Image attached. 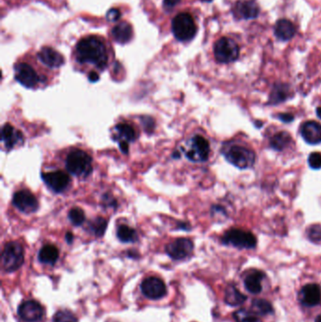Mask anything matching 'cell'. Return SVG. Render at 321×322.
<instances>
[{"label":"cell","mask_w":321,"mask_h":322,"mask_svg":"<svg viewBox=\"0 0 321 322\" xmlns=\"http://www.w3.org/2000/svg\"><path fill=\"white\" fill-rule=\"evenodd\" d=\"M299 300L308 307H314L321 302V287L316 284H308L299 293Z\"/></svg>","instance_id":"2e32d148"},{"label":"cell","mask_w":321,"mask_h":322,"mask_svg":"<svg viewBox=\"0 0 321 322\" xmlns=\"http://www.w3.org/2000/svg\"><path fill=\"white\" fill-rule=\"evenodd\" d=\"M99 79V75L96 72H91L89 75V80L90 82H96Z\"/></svg>","instance_id":"b9f144b4"},{"label":"cell","mask_w":321,"mask_h":322,"mask_svg":"<svg viewBox=\"0 0 321 322\" xmlns=\"http://www.w3.org/2000/svg\"><path fill=\"white\" fill-rule=\"evenodd\" d=\"M224 300L227 304L231 306H238L242 304L247 300V297L234 285H229L225 290Z\"/></svg>","instance_id":"4316f807"},{"label":"cell","mask_w":321,"mask_h":322,"mask_svg":"<svg viewBox=\"0 0 321 322\" xmlns=\"http://www.w3.org/2000/svg\"><path fill=\"white\" fill-rule=\"evenodd\" d=\"M300 135L308 144L315 145L321 143V125L314 121H307L300 127Z\"/></svg>","instance_id":"e0dca14e"},{"label":"cell","mask_w":321,"mask_h":322,"mask_svg":"<svg viewBox=\"0 0 321 322\" xmlns=\"http://www.w3.org/2000/svg\"><path fill=\"white\" fill-rule=\"evenodd\" d=\"M275 35L282 41H288L296 34L295 25L286 19L279 20L274 28Z\"/></svg>","instance_id":"cb8c5ba5"},{"label":"cell","mask_w":321,"mask_h":322,"mask_svg":"<svg viewBox=\"0 0 321 322\" xmlns=\"http://www.w3.org/2000/svg\"><path fill=\"white\" fill-rule=\"evenodd\" d=\"M15 71V79L26 88H34L40 82L36 71L26 62L16 64Z\"/></svg>","instance_id":"7c38bea8"},{"label":"cell","mask_w":321,"mask_h":322,"mask_svg":"<svg viewBox=\"0 0 321 322\" xmlns=\"http://www.w3.org/2000/svg\"><path fill=\"white\" fill-rule=\"evenodd\" d=\"M65 166L68 172L77 177H87L92 171L91 158L82 150L72 151L66 158Z\"/></svg>","instance_id":"3957f363"},{"label":"cell","mask_w":321,"mask_h":322,"mask_svg":"<svg viewBox=\"0 0 321 322\" xmlns=\"http://www.w3.org/2000/svg\"><path fill=\"white\" fill-rule=\"evenodd\" d=\"M225 159L239 170H247L255 163V154L250 148L238 144H226L222 149Z\"/></svg>","instance_id":"7a4b0ae2"},{"label":"cell","mask_w":321,"mask_h":322,"mask_svg":"<svg viewBox=\"0 0 321 322\" xmlns=\"http://www.w3.org/2000/svg\"><path fill=\"white\" fill-rule=\"evenodd\" d=\"M238 19H254L259 15V6L255 0H239L233 10Z\"/></svg>","instance_id":"9a60e30c"},{"label":"cell","mask_w":321,"mask_h":322,"mask_svg":"<svg viewBox=\"0 0 321 322\" xmlns=\"http://www.w3.org/2000/svg\"><path fill=\"white\" fill-rule=\"evenodd\" d=\"M314 322H321V315H317V317L315 318Z\"/></svg>","instance_id":"f6af8a7d"},{"label":"cell","mask_w":321,"mask_h":322,"mask_svg":"<svg viewBox=\"0 0 321 322\" xmlns=\"http://www.w3.org/2000/svg\"><path fill=\"white\" fill-rule=\"evenodd\" d=\"M75 58L80 63H90L103 70L108 65V52L104 42L96 36L81 39L75 47Z\"/></svg>","instance_id":"6da1fadb"},{"label":"cell","mask_w":321,"mask_h":322,"mask_svg":"<svg viewBox=\"0 0 321 322\" xmlns=\"http://www.w3.org/2000/svg\"><path fill=\"white\" fill-rule=\"evenodd\" d=\"M277 118L284 124H289L294 121V116L290 113H280L277 115Z\"/></svg>","instance_id":"74e56055"},{"label":"cell","mask_w":321,"mask_h":322,"mask_svg":"<svg viewBox=\"0 0 321 322\" xmlns=\"http://www.w3.org/2000/svg\"><path fill=\"white\" fill-rule=\"evenodd\" d=\"M117 237L124 243L135 242L138 240V235L133 228L127 225H121L117 230Z\"/></svg>","instance_id":"83f0119b"},{"label":"cell","mask_w":321,"mask_h":322,"mask_svg":"<svg viewBox=\"0 0 321 322\" xmlns=\"http://www.w3.org/2000/svg\"><path fill=\"white\" fill-rule=\"evenodd\" d=\"M265 278V273L259 270H253L247 275L244 285L247 290L253 294H258L262 291V281Z\"/></svg>","instance_id":"603a6c76"},{"label":"cell","mask_w":321,"mask_h":322,"mask_svg":"<svg viewBox=\"0 0 321 322\" xmlns=\"http://www.w3.org/2000/svg\"><path fill=\"white\" fill-rule=\"evenodd\" d=\"M142 126L144 127V129L146 132H153L155 128V121L151 117H143L142 119Z\"/></svg>","instance_id":"d590c367"},{"label":"cell","mask_w":321,"mask_h":322,"mask_svg":"<svg viewBox=\"0 0 321 322\" xmlns=\"http://www.w3.org/2000/svg\"><path fill=\"white\" fill-rule=\"evenodd\" d=\"M53 322H77V318L71 311L60 310L54 315Z\"/></svg>","instance_id":"d6a6232c"},{"label":"cell","mask_w":321,"mask_h":322,"mask_svg":"<svg viewBox=\"0 0 321 322\" xmlns=\"http://www.w3.org/2000/svg\"><path fill=\"white\" fill-rule=\"evenodd\" d=\"M113 139L115 141L132 143L137 139V134L134 128L126 123L118 124L113 129Z\"/></svg>","instance_id":"ffe728a7"},{"label":"cell","mask_w":321,"mask_h":322,"mask_svg":"<svg viewBox=\"0 0 321 322\" xmlns=\"http://www.w3.org/2000/svg\"><path fill=\"white\" fill-rule=\"evenodd\" d=\"M193 242L188 239H177L166 246V253L174 260L185 259L193 251Z\"/></svg>","instance_id":"9c48e42d"},{"label":"cell","mask_w":321,"mask_h":322,"mask_svg":"<svg viewBox=\"0 0 321 322\" xmlns=\"http://www.w3.org/2000/svg\"><path fill=\"white\" fill-rule=\"evenodd\" d=\"M252 309L256 315H269L273 312V307L271 303L266 300H254L252 302Z\"/></svg>","instance_id":"f1b7e54d"},{"label":"cell","mask_w":321,"mask_h":322,"mask_svg":"<svg viewBox=\"0 0 321 322\" xmlns=\"http://www.w3.org/2000/svg\"><path fill=\"white\" fill-rule=\"evenodd\" d=\"M186 157L193 162H205L210 154L208 141L201 135L192 137L187 143Z\"/></svg>","instance_id":"ba28073f"},{"label":"cell","mask_w":321,"mask_h":322,"mask_svg":"<svg viewBox=\"0 0 321 322\" xmlns=\"http://www.w3.org/2000/svg\"><path fill=\"white\" fill-rule=\"evenodd\" d=\"M13 203L17 209L26 214L34 213L39 207L36 197L27 189L19 190L15 193L13 197Z\"/></svg>","instance_id":"30bf717a"},{"label":"cell","mask_w":321,"mask_h":322,"mask_svg":"<svg viewBox=\"0 0 321 322\" xmlns=\"http://www.w3.org/2000/svg\"><path fill=\"white\" fill-rule=\"evenodd\" d=\"M172 28L173 35L182 42L191 40L197 31L193 17L187 13L176 15L172 20Z\"/></svg>","instance_id":"5b68a950"},{"label":"cell","mask_w":321,"mask_h":322,"mask_svg":"<svg viewBox=\"0 0 321 322\" xmlns=\"http://www.w3.org/2000/svg\"><path fill=\"white\" fill-rule=\"evenodd\" d=\"M38 58L46 66L50 68H59L63 65L64 58L57 50L51 47H43L38 53Z\"/></svg>","instance_id":"ac0fdd59"},{"label":"cell","mask_w":321,"mask_h":322,"mask_svg":"<svg viewBox=\"0 0 321 322\" xmlns=\"http://www.w3.org/2000/svg\"><path fill=\"white\" fill-rule=\"evenodd\" d=\"M308 164L313 170H319L321 168V154L314 152L308 158Z\"/></svg>","instance_id":"e575fe53"},{"label":"cell","mask_w":321,"mask_h":322,"mask_svg":"<svg viewBox=\"0 0 321 322\" xmlns=\"http://www.w3.org/2000/svg\"><path fill=\"white\" fill-rule=\"evenodd\" d=\"M290 97V87L287 84L278 83L272 88V90L269 94V105H278L283 103Z\"/></svg>","instance_id":"44dd1931"},{"label":"cell","mask_w":321,"mask_h":322,"mask_svg":"<svg viewBox=\"0 0 321 322\" xmlns=\"http://www.w3.org/2000/svg\"><path fill=\"white\" fill-rule=\"evenodd\" d=\"M233 316L237 322H262L255 313L246 309H240L236 311L233 314Z\"/></svg>","instance_id":"f546056e"},{"label":"cell","mask_w":321,"mask_h":322,"mask_svg":"<svg viewBox=\"0 0 321 322\" xmlns=\"http://www.w3.org/2000/svg\"><path fill=\"white\" fill-rule=\"evenodd\" d=\"M142 292L146 298L151 300H159L167 293L164 282L157 277L146 278L141 285Z\"/></svg>","instance_id":"4fadbf2b"},{"label":"cell","mask_w":321,"mask_h":322,"mask_svg":"<svg viewBox=\"0 0 321 322\" xmlns=\"http://www.w3.org/2000/svg\"><path fill=\"white\" fill-rule=\"evenodd\" d=\"M120 17H121V13H120L119 10L117 9H112L108 12V15H106V18L109 21L111 22H115L117 20H119Z\"/></svg>","instance_id":"8d00e7d4"},{"label":"cell","mask_w":321,"mask_h":322,"mask_svg":"<svg viewBox=\"0 0 321 322\" xmlns=\"http://www.w3.org/2000/svg\"><path fill=\"white\" fill-rule=\"evenodd\" d=\"M103 201L105 202V205H108V206H116V201L113 197H110L109 195H104L103 196Z\"/></svg>","instance_id":"f35d334b"},{"label":"cell","mask_w":321,"mask_h":322,"mask_svg":"<svg viewBox=\"0 0 321 322\" xmlns=\"http://www.w3.org/2000/svg\"><path fill=\"white\" fill-rule=\"evenodd\" d=\"M1 139L8 149H12L16 145L24 143V136L22 133L19 130H16L10 124H6L2 128Z\"/></svg>","instance_id":"d6986e66"},{"label":"cell","mask_w":321,"mask_h":322,"mask_svg":"<svg viewBox=\"0 0 321 322\" xmlns=\"http://www.w3.org/2000/svg\"><path fill=\"white\" fill-rule=\"evenodd\" d=\"M120 150L123 152V154L127 155L129 152V143L127 142H121L119 143Z\"/></svg>","instance_id":"60d3db41"},{"label":"cell","mask_w":321,"mask_h":322,"mask_svg":"<svg viewBox=\"0 0 321 322\" xmlns=\"http://www.w3.org/2000/svg\"><path fill=\"white\" fill-rule=\"evenodd\" d=\"M106 221L104 218L98 217L94 219L90 225V229L96 237H102L106 229Z\"/></svg>","instance_id":"4dcf8cb0"},{"label":"cell","mask_w":321,"mask_h":322,"mask_svg":"<svg viewBox=\"0 0 321 322\" xmlns=\"http://www.w3.org/2000/svg\"><path fill=\"white\" fill-rule=\"evenodd\" d=\"M222 241L224 245L239 249H254L257 244V240L253 233L237 228H233L225 233Z\"/></svg>","instance_id":"8992f818"},{"label":"cell","mask_w":321,"mask_h":322,"mask_svg":"<svg viewBox=\"0 0 321 322\" xmlns=\"http://www.w3.org/2000/svg\"><path fill=\"white\" fill-rule=\"evenodd\" d=\"M25 254L22 245L15 241L9 242L5 245L1 256L2 267L7 272H13L22 266Z\"/></svg>","instance_id":"277c9868"},{"label":"cell","mask_w":321,"mask_h":322,"mask_svg":"<svg viewBox=\"0 0 321 322\" xmlns=\"http://www.w3.org/2000/svg\"><path fill=\"white\" fill-rule=\"evenodd\" d=\"M307 237L315 244H321V225H311L307 230Z\"/></svg>","instance_id":"836d02e7"},{"label":"cell","mask_w":321,"mask_h":322,"mask_svg":"<svg viewBox=\"0 0 321 322\" xmlns=\"http://www.w3.org/2000/svg\"><path fill=\"white\" fill-rule=\"evenodd\" d=\"M18 314L24 321H40L44 315V308L35 300H26L18 308Z\"/></svg>","instance_id":"5bb4252c"},{"label":"cell","mask_w":321,"mask_h":322,"mask_svg":"<svg viewBox=\"0 0 321 322\" xmlns=\"http://www.w3.org/2000/svg\"><path fill=\"white\" fill-rule=\"evenodd\" d=\"M179 2L180 0H164V6L166 9H172Z\"/></svg>","instance_id":"ab89813d"},{"label":"cell","mask_w":321,"mask_h":322,"mask_svg":"<svg viewBox=\"0 0 321 322\" xmlns=\"http://www.w3.org/2000/svg\"><path fill=\"white\" fill-rule=\"evenodd\" d=\"M73 240H74L73 234L71 232H68L67 234H66V241H67L68 243H72Z\"/></svg>","instance_id":"7bdbcfd3"},{"label":"cell","mask_w":321,"mask_h":322,"mask_svg":"<svg viewBox=\"0 0 321 322\" xmlns=\"http://www.w3.org/2000/svg\"><path fill=\"white\" fill-rule=\"evenodd\" d=\"M316 115H317L318 118H320L321 119V106H318V108L316 109Z\"/></svg>","instance_id":"ee69618b"},{"label":"cell","mask_w":321,"mask_h":322,"mask_svg":"<svg viewBox=\"0 0 321 322\" xmlns=\"http://www.w3.org/2000/svg\"><path fill=\"white\" fill-rule=\"evenodd\" d=\"M202 1H205V2H209L211 0H202Z\"/></svg>","instance_id":"bcb514c9"},{"label":"cell","mask_w":321,"mask_h":322,"mask_svg":"<svg viewBox=\"0 0 321 322\" xmlns=\"http://www.w3.org/2000/svg\"><path fill=\"white\" fill-rule=\"evenodd\" d=\"M112 36L119 44H127L133 36V29L129 23L121 22L112 30Z\"/></svg>","instance_id":"7402d4cb"},{"label":"cell","mask_w":321,"mask_h":322,"mask_svg":"<svg viewBox=\"0 0 321 322\" xmlns=\"http://www.w3.org/2000/svg\"><path fill=\"white\" fill-rule=\"evenodd\" d=\"M59 255L60 253L58 248L51 244H47L40 250L38 258L41 263L47 264V265H54L59 259Z\"/></svg>","instance_id":"d4e9b609"},{"label":"cell","mask_w":321,"mask_h":322,"mask_svg":"<svg viewBox=\"0 0 321 322\" xmlns=\"http://www.w3.org/2000/svg\"><path fill=\"white\" fill-rule=\"evenodd\" d=\"M68 217H69V220L71 221V223L75 226H79L85 222L84 211L79 207H75V208H72L70 210Z\"/></svg>","instance_id":"1f68e13d"},{"label":"cell","mask_w":321,"mask_h":322,"mask_svg":"<svg viewBox=\"0 0 321 322\" xmlns=\"http://www.w3.org/2000/svg\"><path fill=\"white\" fill-rule=\"evenodd\" d=\"M42 178L45 181V185L56 193L63 192L71 183L70 176L62 171L45 172L42 174Z\"/></svg>","instance_id":"8fae6325"},{"label":"cell","mask_w":321,"mask_h":322,"mask_svg":"<svg viewBox=\"0 0 321 322\" xmlns=\"http://www.w3.org/2000/svg\"><path fill=\"white\" fill-rule=\"evenodd\" d=\"M214 55L218 62L230 63L239 58V45L230 38H221L214 46Z\"/></svg>","instance_id":"52a82bcc"},{"label":"cell","mask_w":321,"mask_h":322,"mask_svg":"<svg viewBox=\"0 0 321 322\" xmlns=\"http://www.w3.org/2000/svg\"><path fill=\"white\" fill-rule=\"evenodd\" d=\"M292 142L291 136L285 131L278 132L270 139L269 145L275 151H283L287 148Z\"/></svg>","instance_id":"484cf974"}]
</instances>
